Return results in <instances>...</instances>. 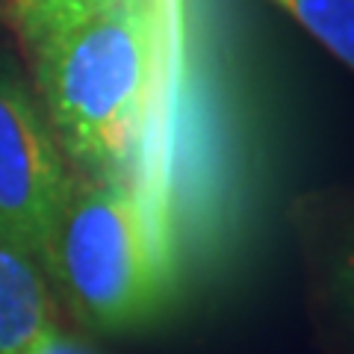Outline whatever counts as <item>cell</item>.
I'll list each match as a JSON object with an SVG mask.
<instances>
[{"instance_id":"5b68a950","label":"cell","mask_w":354,"mask_h":354,"mask_svg":"<svg viewBox=\"0 0 354 354\" xmlns=\"http://www.w3.org/2000/svg\"><path fill=\"white\" fill-rule=\"evenodd\" d=\"M354 71V0H269Z\"/></svg>"},{"instance_id":"3957f363","label":"cell","mask_w":354,"mask_h":354,"mask_svg":"<svg viewBox=\"0 0 354 354\" xmlns=\"http://www.w3.org/2000/svg\"><path fill=\"white\" fill-rule=\"evenodd\" d=\"M71 174L48 118L18 77L0 68V234L39 263Z\"/></svg>"},{"instance_id":"7a4b0ae2","label":"cell","mask_w":354,"mask_h":354,"mask_svg":"<svg viewBox=\"0 0 354 354\" xmlns=\"http://www.w3.org/2000/svg\"><path fill=\"white\" fill-rule=\"evenodd\" d=\"M68 304L104 330L142 325L165 292V257L142 198L124 180L71 174L41 251Z\"/></svg>"},{"instance_id":"277c9868","label":"cell","mask_w":354,"mask_h":354,"mask_svg":"<svg viewBox=\"0 0 354 354\" xmlns=\"http://www.w3.org/2000/svg\"><path fill=\"white\" fill-rule=\"evenodd\" d=\"M53 325V298L41 263L0 234V354L27 351Z\"/></svg>"},{"instance_id":"8992f818","label":"cell","mask_w":354,"mask_h":354,"mask_svg":"<svg viewBox=\"0 0 354 354\" xmlns=\"http://www.w3.org/2000/svg\"><path fill=\"white\" fill-rule=\"evenodd\" d=\"M21 354H95L92 348H86L83 342H77L71 337H65L59 334L57 328H50L44 337H39L27 351H21Z\"/></svg>"},{"instance_id":"6da1fadb","label":"cell","mask_w":354,"mask_h":354,"mask_svg":"<svg viewBox=\"0 0 354 354\" xmlns=\"http://www.w3.org/2000/svg\"><path fill=\"white\" fill-rule=\"evenodd\" d=\"M44 118L77 171L124 180L169 62V0H18Z\"/></svg>"}]
</instances>
